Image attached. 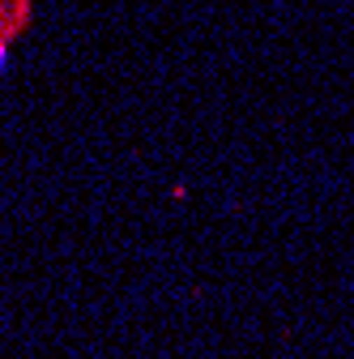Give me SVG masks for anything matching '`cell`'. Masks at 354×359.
Instances as JSON below:
<instances>
[{"label": "cell", "mask_w": 354, "mask_h": 359, "mask_svg": "<svg viewBox=\"0 0 354 359\" xmlns=\"http://www.w3.org/2000/svg\"><path fill=\"white\" fill-rule=\"evenodd\" d=\"M5 65H9V48H5V39H0V81H5Z\"/></svg>", "instance_id": "cell-1"}]
</instances>
